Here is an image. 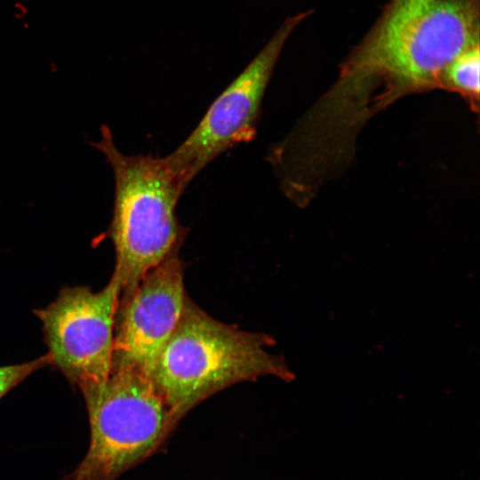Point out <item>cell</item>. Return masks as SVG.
Instances as JSON below:
<instances>
[{
  "label": "cell",
  "mask_w": 480,
  "mask_h": 480,
  "mask_svg": "<svg viewBox=\"0 0 480 480\" xmlns=\"http://www.w3.org/2000/svg\"><path fill=\"white\" fill-rule=\"evenodd\" d=\"M120 292L112 275L98 292L67 286L54 301L34 311L43 325L51 364L80 389L110 373Z\"/></svg>",
  "instance_id": "8992f818"
},
{
  "label": "cell",
  "mask_w": 480,
  "mask_h": 480,
  "mask_svg": "<svg viewBox=\"0 0 480 480\" xmlns=\"http://www.w3.org/2000/svg\"><path fill=\"white\" fill-rule=\"evenodd\" d=\"M479 44L456 56L445 68L442 87L456 92L472 103L479 99Z\"/></svg>",
  "instance_id": "ba28073f"
},
{
  "label": "cell",
  "mask_w": 480,
  "mask_h": 480,
  "mask_svg": "<svg viewBox=\"0 0 480 480\" xmlns=\"http://www.w3.org/2000/svg\"><path fill=\"white\" fill-rule=\"evenodd\" d=\"M310 14L287 18L242 73L215 99L191 133L164 156L184 189L212 161L252 140L262 100L286 39Z\"/></svg>",
  "instance_id": "5b68a950"
},
{
  "label": "cell",
  "mask_w": 480,
  "mask_h": 480,
  "mask_svg": "<svg viewBox=\"0 0 480 480\" xmlns=\"http://www.w3.org/2000/svg\"><path fill=\"white\" fill-rule=\"evenodd\" d=\"M101 139L92 145L101 151L115 177V202L108 236L116 252L113 272L120 296L131 292L141 278L175 249L188 228L176 216L184 188L164 157L127 156L116 147L110 129L100 128Z\"/></svg>",
  "instance_id": "3957f363"
},
{
  "label": "cell",
  "mask_w": 480,
  "mask_h": 480,
  "mask_svg": "<svg viewBox=\"0 0 480 480\" xmlns=\"http://www.w3.org/2000/svg\"><path fill=\"white\" fill-rule=\"evenodd\" d=\"M479 44V0H435L403 29L364 39L342 63L325 102L387 104L404 94L442 87L448 64Z\"/></svg>",
  "instance_id": "6da1fadb"
},
{
  "label": "cell",
  "mask_w": 480,
  "mask_h": 480,
  "mask_svg": "<svg viewBox=\"0 0 480 480\" xmlns=\"http://www.w3.org/2000/svg\"><path fill=\"white\" fill-rule=\"evenodd\" d=\"M81 391L90 446L62 480H116L158 452L178 424L150 376L139 370L113 366L104 380Z\"/></svg>",
  "instance_id": "277c9868"
},
{
  "label": "cell",
  "mask_w": 480,
  "mask_h": 480,
  "mask_svg": "<svg viewBox=\"0 0 480 480\" xmlns=\"http://www.w3.org/2000/svg\"><path fill=\"white\" fill-rule=\"evenodd\" d=\"M48 354L32 361L0 366V399L35 372L51 364Z\"/></svg>",
  "instance_id": "30bf717a"
},
{
  "label": "cell",
  "mask_w": 480,
  "mask_h": 480,
  "mask_svg": "<svg viewBox=\"0 0 480 480\" xmlns=\"http://www.w3.org/2000/svg\"><path fill=\"white\" fill-rule=\"evenodd\" d=\"M275 340L224 324L188 296L178 325L160 351L150 378L179 421L214 394L244 381L294 378L269 348Z\"/></svg>",
  "instance_id": "7a4b0ae2"
},
{
  "label": "cell",
  "mask_w": 480,
  "mask_h": 480,
  "mask_svg": "<svg viewBox=\"0 0 480 480\" xmlns=\"http://www.w3.org/2000/svg\"><path fill=\"white\" fill-rule=\"evenodd\" d=\"M180 249L150 269L131 292L119 297L112 367H129L150 375L188 298Z\"/></svg>",
  "instance_id": "52a82bcc"
},
{
  "label": "cell",
  "mask_w": 480,
  "mask_h": 480,
  "mask_svg": "<svg viewBox=\"0 0 480 480\" xmlns=\"http://www.w3.org/2000/svg\"><path fill=\"white\" fill-rule=\"evenodd\" d=\"M435 0H390L372 28L382 34L398 31L418 18Z\"/></svg>",
  "instance_id": "9c48e42d"
}]
</instances>
